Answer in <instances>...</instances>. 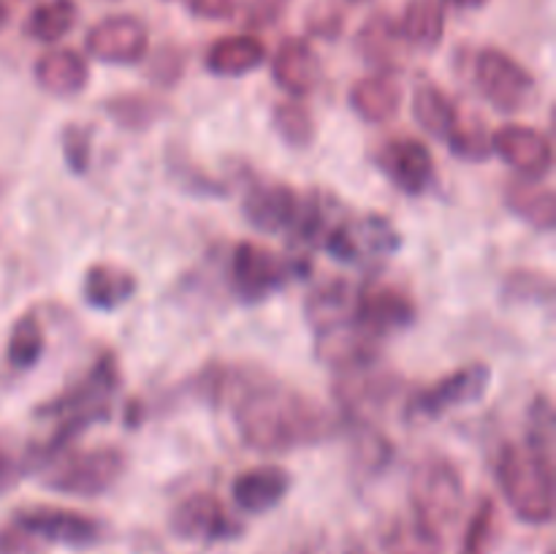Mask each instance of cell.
<instances>
[{"label":"cell","mask_w":556,"mask_h":554,"mask_svg":"<svg viewBox=\"0 0 556 554\" xmlns=\"http://www.w3.org/2000/svg\"><path fill=\"white\" fill-rule=\"evenodd\" d=\"M233 424L239 440L258 454H288L326 443L340 427L324 405L258 375L233 396Z\"/></svg>","instance_id":"1"},{"label":"cell","mask_w":556,"mask_h":554,"mask_svg":"<svg viewBox=\"0 0 556 554\" xmlns=\"http://www.w3.org/2000/svg\"><path fill=\"white\" fill-rule=\"evenodd\" d=\"M494 478L508 508L525 525L543 527L554 519V462L525 443H505L494 459Z\"/></svg>","instance_id":"2"},{"label":"cell","mask_w":556,"mask_h":554,"mask_svg":"<svg viewBox=\"0 0 556 554\" xmlns=\"http://www.w3.org/2000/svg\"><path fill=\"white\" fill-rule=\"evenodd\" d=\"M128 470V454L119 445H96L79 449L74 445L60 451L38 467V478L47 489L68 498H98L117 487Z\"/></svg>","instance_id":"3"},{"label":"cell","mask_w":556,"mask_h":554,"mask_svg":"<svg viewBox=\"0 0 556 554\" xmlns=\"http://www.w3.org/2000/svg\"><path fill=\"white\" fill-rule=\"evenodd\" d=\"M465 503V478L448 456L429 454L416 462L410 473V516L418 525L445 536L459 521Z\"/></svg>","instance_id":"4"},{"label":"cell","mask_w":556,"mask_h":554,"mask_svg":"<svg viewBox=\"0 0 556 554\" xmlns=\"http://www.w3.org/2000/svg\"><path fill=\"white\" fill-rule=\"evenodd\" d=\"M318 244L340 264L362 269V266L391 259L402 248V234L389 217L367 212V215L340 217V221L331 217Z\"/></svg>","instance_id":"5"},{"label":"cell","mask_w":556,"mask_h":554,"mask_svg":"<svg viewBox=\"0 0 556 554\" xmlns=\"http://www.w3.org/2000/svg\"><path fill=\"white\" fill-rule=\"evenodd\" d=\"M307 264L282 259L269 248L255 242H237L228 259V286L239 302L258 304L271 293H280L293 277L304 275Z\"/></svg>","instance_id":"6"},{"label":"cell","mask_w":556,"mask_h":554,"mask_svg":"<svg viewBox=\"0 0 556 554\" xmlns=\"http://www.w3.org/2000/svg\"><path fill=\"white\" fill-rule=\"evenodd\" d=\"M472 79L481 96L503 114L525 112L538 96L535 76L503 49H481L472 63Z\"/></svg>","instance_id":"7"},{"label":"cell","mask_w":556,"mask_h":554,"mask_svg":"<svg viewBox=\"0 0 556 554\" xmlns=\"http://www.w3.org/2000/svg\"><path fill=\"white\" fill-rule=\"evenodd\" d=\"M489 386H492V367L489 364H465V367L443 375L432 386L413 394V400L405 407V416L410 421H438V418L448 416L451 411L481 402Z\"/></svg>","instance_id":"8"},{"label":"cell","mask_w":556,"mask_h":554,"mask_svg":"<svg viewBox=\"0 0 556 554\" xmlns=\"http://www.w3.org/2000/svg\"><path fill=\"white\" fill-rule=\"evenodd\" d=\"M119 389V364L112 351H103L85 375L52 400L36 407L38 418H60L79 411H112V396Z\"/></svg>","instance_id":"9"},{"label":"cell","mask_w":556,"mask_h":554,"mask_svg":"<svg viewBox=\"0 0 556 554\" xmlns=\"http://www.w3.org/2000/svg\"><path fill=\"white\" fill-rule=\"evenodd\" d=\"M14 527L25 536H36L41 541L71 549L96 546L103 536L101 521L79 514V511L58 508V505H27V508H20L14 514Z\"/></svg>","instance_id":"10"},{"label":"cell","mask_w":556,"mask_h":554,"mask_svg":"<svg viewBox=\"0 0 556 554\" xmlns=\"http://www.w3.org/2000/svg\"><path fill=\"white\" fill-rule=\"evenodd\" d=\"M380 353V337H375L356 313L337 324L315 329V356L340 373L372 367Z\"/></svg>","instance_id":"11"},{"label":"cell","mask_w":556,"mask_h":554,"mask_svg":"<svg viewBox=\"0 0 556 554\" xmlns=\"http://www.w3.org/2000/svg\"><path fill=\"white\" fill-rule=\"evenodd\" d=\"M380 174L405 196H424L434 185L432 150L416 136H394L375 155Z\"/></svg>","instance_id":"12"},{"label":"cell","mask_w":556,"mask_h":554,"mask_svg":"<svg viewBox=\"0 0 556 554\" xmlns=\"http://www.w3.org/2000/svg\"><path fill=\"white\" fill-rule=\"evenodd\" d=\"M492 152L521 179H546L554 166L552 136L532 125H503L492 134Z\"/></svg>","instance_id":"13"},{"label":"cell","mask_w":556,"mask_h":554,"mask_svg":"<svg viewBox=\"0 0 556 554\" xmlns=\"http://www.w3.org/2000/svg\"><path fill=\"white\" fill-rule=\"evenodd\" d=\"M85 47L92 58L106 65H136L144 60L150 33L136 16L112 14L87 30Z\"/></svg>","instance_id":"14"},{"label":"cell","mask_w":556,"mask_h":554,"mask_svg":"<svg viewBox=\"0 0 556 554\" xmlns=\"http://www.w3.org/2000/svg\"><path fill=\"white\" fill-rule=\"evenodd\" d=\"M304 196L286 182H255L242 199V215L261 234H291L296 228Z\"/></svg>","instance_id":"15"},{"label":"cell","mask_w":556,"mask_h":554,"mask_svg":"<svg viewBox=\"0 0 556 554\" xmlns=\"http://www.w3.org/2000/svg\"><path fill=\"white\" fill-rule=\"evenodd\" d=\"M172 530L185 541H228L239 536V525L212 492H195L179 500L172 511Z\"/></svg>","instance_id":"16"},{"label":"cell","mask_w":556,"mask_h":554,"mask_svg":"<svg viewBox=\"0 0 556 554\" xmlns=\"http://www.w3.org/2000/svg\"><path fill=\"white\" fill-rule=\"evenodd\" d=\"M356 318L372 331L375 337H389L394 331L407 329L416 320V304L405 291L386 282H369L358 288Z\"/></svg>","instance_id":"17"},{"label":"cell","mask_w":556,"mask_h":554,"mask_svg":"<svg viewBox=\"0 0 556 554\" xmlns=\"http://www.w3.org/2000/svg\"><path fill=\"white\" fill-rule=\"evenodd\" d=\"M293 487V478L280 465H258L242 470L231 483L233 505L244 514L261 516L266 511L277 508L288 498Z\"/></svg>","instance_id":"18"},{"label":"cell","mask_w":556,"mask_h":554,"mask_svg":"<svg viewBox=\"0 0 556 554\" xmlns=\"http://www.w3.org/2000/svg\"><path fill=\"white\" fill-rule=\"evenodd\" d=\"M271 79L293 98H304L318 90L324 68H320V60L309 41L296 36L286 38L271 58Z\"/></svg>","instance_id":"19"},{"label":"cell","mask_w":556,"mask_h":554,"mask_svg":"<svg viewBox=\"0 0 556 554\" xmlns=\"http://www.w3.org/2000/svg\"><path fill=\"white\" fill-rule=\"evenodd\" d=\"M372 367L351 369V373H342V378L337 380V402H340L342 413L351 416L353 421H358V418L367 421L369 413L380 411L396 391V378L372 373Z\"/></svg>","instance_id":"20"},{"label":"cell","mask_w":556,"mask_h":554,"mask_svg":"<svg viewBox=\"0 0 556 554\" xmlns=\"http://www.w3.org/2000/svg\"><path fill=\"white\" fill-rule=\"evenodd\" d=\"M33 79L47 96L76 98L90 81V65L76 49H49L33 65Z\"/></svg>","instance_id":"21"},{"label":"cell","mask_w":556,"mask_h":554,"mask_svg":"<svg viewBox=\"0 0 556 554\" xmlns=\"http://www.w3.org/2000/svg\"><path fill=\"white\" fill-rule=\"evenodd\" d=\"M402 85L394 74L378 71L372 76H364L348 92L353 114L369 125H386L400 114L402 109Z\"/></svg>","instance_id":"22"},{"label":"cell","mask_w":556,"mask_h":554,"mask_svg":"<svg viewBox=\"0 0 556 554\" xmlns=\"http://www.w3.org/2000/svg\"><path fill=\"white\" fill-rule=\"evenodd\" d=\"M139 291V280L130 269L119 264H92L90 269L81 277V299H85L87 307L103 310V313H112V310L123 307Z\"/></svg>","instance_id":"23"},{"label":"cell","mask_w":556,"mask_h":554,"mask_svg":"<svg viewBox=\"0 0 556 554\" xmlns=\"http://www.w3.org/2000/svg\"><path fill=\"white\" fill-rule=\"evenodd\" d=\"M266 63V47L253 33H239V36H223L206 49L204 65L212 76L220 79H239V76L253 74L255 68Z\"/></svg>","instance_id":"24"},{"label":"cell","mask_w":556,"mask_h":554,"mask_svg":"<svg viewBox=\"0 0 556 554\" xmlns=\"http://www.w3.org/2000/svg\"><path fill=\"white\" fill-rule=\"evenodd\" d=\"M503 201L514 217L527 223L535 231H554L556 226V199L548 185L535 182V179H514L505 185Z\"/></svg>","instance_id":"25"},{"label":"cell","mask_w":556,"mask_h":554,"mask_svg":"<svg viewBox=\"0 0 556 554\" xmlns=\"http://www.w3.org/2000/svg\"><path fill=\"white\" fill-rule=\"evenodd\" d=\"M396 27L407 47L432 52L445 36V3L443 0H407Z\"/></svg>","instance_id":"26"},{"label":"cell","mask_w":556,"mask_h":554,"mask_svg":"<svg viewBox=\"0 0 556 554\" xmlns=\"http://www.w3.org/2000/svg\"><path fill=\"white\" fill-rule=\"evenodd\" d=\"M402 47L405 41L400 36V27L389 14H375L356 36L358 54L386 74H394L400 68Z\"/></svg>","instance_id":"27"},{"label":"cell","mask_w":556,"mask_h":554,"mask_svg":"<svg viewBox=\"0 0 556 554\" xmlns=\"http://www.w3.org/2000/svg\"><path fill=\"white\" fill-rule=\"evenodd\" d=\"M456 114H459V106L443 87L429 79L418 81L413 90V117L421 125V130H427L432 139L445 141L451 125L456 123Z\"/></svg>","instance_id":"28"},{"label":"cell","mask_w":556,"mask_h":554,"mask_svg":"<svg viewBox=\"0 0 556 554\" xmlns=\"http://www.w3.org/2000/svg\"><path fill=\"white\" fill-rule=\"evenodd\" d=\"M356 297L358 288L351 286L348 280H331L318 286L307 297V304H304L309 326H313V329H320V326L351 318V315L356 313Z\"/></svg>","instance_id":"29"},{"label":"cell","mask_w":556,"mask_h":554,"mask_svg":"<svg viewBox=\"0 0 556 554\" xmlns=\"http://www.w3.org/2000/svg\"><path fill=\"white\" fill-rule=\"evenodd\" d=\"M445 144L465 163H483L494 155L492 134H489L486 123L476 114L462 112V109L456 114V123L451 125L448 136H445Z\"/></svg>","instance_id":"30"},{"label":"cell","mask_w":556,"mask_h":554,"mask_svg":"<svg viewBox=\"0 0 556 554\" xmlns=\"http://www.w3.org/2000/svg\"><path fill=\"white\" fill-rule=\"evenodd\" d=\"M76 16H79V11H76L74 0H47L27 14L25 33L33 41L58 43L60 38L74 30Z\"/></svg>","instance_id":"31"},{"label":"cell","mask_w":556,"mask_h":554,"mask_svg":"<svg viewBox=\"0 0 556 554\" xmlns=\"http://www.w3.org/2000/svg\"><path fill=\"white\" fill-rule=\"evenodd\" d=\"M43 348H47V335H43V326L38 320L36 313H25L14 320L9 335V345H5V358L14 369L25 373L33 369L43 356Z\"/></svg>","instance_id":"32"},{"label":"cell","mask_w":556,"mask_h":554,"mask_svg":"<svg viewBox=\"0 0 556 554\" xmlns=\"http://www.w3.org/2000/svg\"><path fill=\"white\" fill-rule=\"evenodd\" d=\"M271 128L291 150H307V147H313L315 136H318L313 112L304 103H299L296 98L275 103V109H271Z\"/></svg>","instance_id":"33"},{"label":"cell","mask_w":556,"mask_h":554,"mask_svg":"<svg viewBox=\"0 0 556 554\" xmlns=\"http://www.w3.org/2000/svg\"><path fill=\"white\" fill-rule=\"evenodd\" d=\"M383 554H443V536L418 525L413 516L391 525L383 538Z\"/></svg>","instance_id":"34"},{"label":"cell","mask_w":556,"mask_h":554,"mask_svg":"<svg viewBox=\"0 0 556 554\" xmlns=\"http://www.w3.org/2000/svg\"><path fill=\"white\" fill-rule=\"evenodd\" d=\"M106 114L128 130H144L163 117V103L144 92H123L106 101Z\"/></svg>","instance_id":"35"},{"label":"cell","mask_w":556,"mask_h":554,"mask_svg":"<svg viewBox=\"0 0 556 554\" xmlns=\"http://www.w3.org/2000/svg\"><path fill=\"white\" fill-rule=\"evenodd\" d=\"M543 459L554 462V405L548 394H538L527 413V443Z\"/></svg>","instance_id":"36"},{"label":"cell","mask_w":556,"mask_h":554,"mask_svg":"<svg viewBox=\"0 0 556 554\" xmlns=\"http://www.w3.org/2000/svg\"><path fill=\"white\" fill-rule=\"evenodd\" d=\"M60 150L71 174H87L92 161V128L85 123H68L60 130Z\"/></svg>","instance_id":"37"},{"label":"cell","mask_w":556,"mask_h":554,"mask_svg":"<svg viewBox=\"0 0 556 554\" xmlns=\"http://www.w3.org/2000/svg\"><path fill=\"white\" fill-rule=\"evenodd\" d=\"M304 22H307L309 36L324 38V41H334L342 33V25H345V14H342L340 0H313Z\"/></svg>","instance_id":"38"},{"label":"cell","mask_w":556,"mask_h":554,"mask_svg":"<svg viewBox=\"0 0 556 554\" xmlns=\"http://www.w3.org/2000/svg\"><path fill=\"white\" fill-rule=\"evenodd\" d=\"M492 530H494V503L489 498L478 500L476 511H472L470 527H467L465 546L462 554H486L492 546Z\"/></svg>","instance_id":"39"},{"label":"cell","mask_w":556,"mask_h":554,"mask_svg":"<svg viewBox=\"0 0 556 554\" xmlns=\"http://www.w3.org/2000/svg\"><path fill=\"white\" fill-rule=\"evenodd\" d=\"M22 476H27L25 462L16 459L14 454H9V451L0 445V494L9 492V489H14L16 483H20Z\"/></svg>","instance_id":"40"},{"label":"cell","mask_w":556,"mask_h":554,"mask_svg":"<svg viewBox=\"0 0 556 554\" xmlns=\"http://www.w3.org/2000/svg\"><path fill=\"white\" fill-rule=\"evenodd\" d=\"M188 9L199 20H228L233 14V0H188Z\"/></svg>","instance_id":"41"},{"label":"cell","mask_w":556,"mask_h":554,"mask_svg":"<svg viewBox=\"0 0 556 554\" xmlns=\"http://www.w3.org/2000/svg\"><path fill=\"white\" fill-rule=\"evenodd\" d=\"M443 3L454 5V9H462V11H472V9H483L489 0H443Z\"/></svg>","instance_id":"42"},{"label":"cell","mask_w":556,"mask_h":554,"mask_svg":"<svg viewBox=\"0 0 556 554\" xmlns=\"http://www.w3.org/2000/svg\"><path fill=\"white\" fill-rule=\"evenodd\" d=\"M5 25H9V9H5V3L0 0V30H3Z\"/></svg>","instance_id":"43"}]
</instances>
